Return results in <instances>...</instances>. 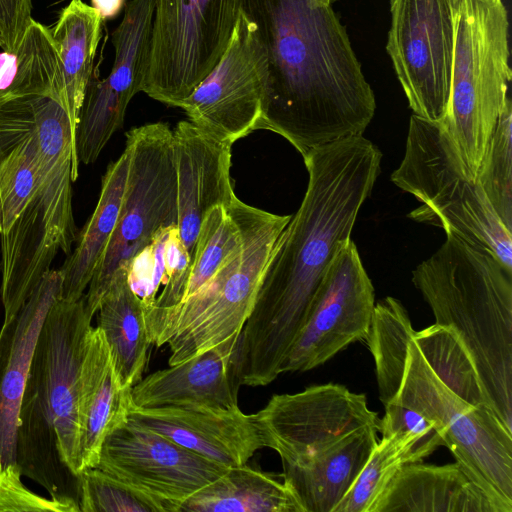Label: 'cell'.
I'll return each instance as SVG.
<instances>
[{"instance_id": "obj_1", "label": "cell", "mask_w": 512, "mask_h": 512, "mask_svg": "<svg viewBox=\"0 0 512 512\" xmlns=\"http://www.w3.org/2000/svg\"><path fill=\"white\" fill-rule=\"evenodd\" d=\"M382 153L363 135L303 156L309 179L297 212L280 233L238 341L241 385L266 386L281 373L312 299L351 239L380 174Z\"/></svg>"}, {"instance_id": "obj_2", "label": "cell", "mask_w": 512, "mask_h": 512, "mask_svg": "<svg viewBox=\"0 0 512 512\" xmlns=\"http://www.w3.org/2000/svg\"><path fill=\"white\" fill-rule=\"evenodd\" d=\"M269 63L257 130H270L303 156L361 136L376 111L346 28L322 0H240Z\"/></svg>"}, {"instance_id": "obj_3", "label": "cell", "mask_w": 512, "mask_h": 512, "mask_svg": "<svg viewBox=\"0 0 512 512\" xmlns=\"http://www.w3.org/2000/svg\"><path fill=\"white\" fill-rule=\"evenodd\" d=\"M93 314L58 298L41 326L21 400L16 464L52 498L78 503L77 382ZM79 505V504H78Z\"/></svg>"}, {"instance_id": "obj_4", "label": "cell", "mask_w": 512, "mask_h": 512, "mask_svg": "<svg viewBox=\"0 0 512 512\" xmlns=\"http://www.w3.org/2000/svg\"><path fill=\"white\" fill-rule=\"evenodd\" d=\"M440 248L412 272L435 323L468 349L494 412L512 431V271L485 247L445 230Z\"/></svg>"}, {"instance_id": "obj_5", "label": "cell", "mask_w": 512, "mask_h": 512, "mask_svg": "<svg viewBox=\"0 0 512 512\" xmlns=\"http://www.w3.org/2000/svg\"><path fill=\"white\" fill-rule=\"evenodd\" d=\"M241 242L219 270L187 299L144 310L150 343L169 348L168 365L188 360L239 334L247 321L272 249L291 215H277L238 198Z\"/></svg>"}, {"instance_id": "obj_6", "label": "cell", "mask_w": 512, "mask_h": 512, "mask_svg": "<svg viewBox=\"0 0 512 512\" xmlns=\"http://www.w3.org/2000/svg\"><path fill=\"white\" fill-rule=\"evenodd\" d=\"M455 38L447 112L439 123L473 180L509 97L508 14L502 0H453Z\"/></svg>"}, {"instance_id": "obj_7", "label": "cell", "mask_w": 512, "mask_h": 512, "mask_svg": "<svg viewBox=\"0 0 512 512\" xmlns=\"http://www.w3.org/2000/svg\"><path fill=\"white\" fill-rule=\"evenodd\" d=\"M391 181L421 202L410 219L458 233L490 250L512 271V231L480 184L466 175L439 123L411 116L404 156Z\"/></svg>"}, {"instance_id": "obj_8", "label": "cell", "mask_w": 512, "mask_h": 512, "mask_svg": "<svg viewBox=\"0 0 512 512\" xmlns=\"http://www.w3.org/2000/svg\"><path fill=\"white\" fill-rule=\"evenodd\" d=\"M389 403L401 404L434 421L444 435V446L497 511L512 512V431L493 410L477 408L449 390L413 339L399 388Z\"/></svg>"}, {"instance_id": "obj_9", "label": "cell", "mask_w": 512, "mask_h": 512, "mask_svg": "<svg viewBox=\"0 0 512 512\" xmlns=\"http://www.w3.org/2000/svg\"><path fill=\"white\" fill-rule=\"evenodd\" d=\"M125 149L129 168L120 215L85 294L93 315L115 272L129 270L160 228L177 225V176L169 125L157 122L130 129Z\"/></svg>"}, {"instance_id": "obj_10", "label": "cell", "mask_w": 512, "mask_h": 512, "mask_svg": "<svg viewBox=\"0 0 512 512\" xmlns=\"http://www.w3.org/2000/svg\"><path fill=\"white\" fill-rule=\"evenodd\" d=\"M239 12L240 0H156L142 92L180 108L222 56Z\"/></svg>"}, {"instance_id": "obj_11", "label": "cell", "mask_w": 512, "mask_h": 512, "mask_svg": "<svg viewBox=\"0 0 512 512\" xmlns=\"http://www.w3.org/2000/svg\"><path fill=\"white\" fill-rule=\"evenodd\" d=\"M386 50L413 114L440 123L454 51L453 0H390Z\"/></svg>"}, {"instance_id": "obj_12", "label": "cell", "mask_w": 512, "mask_h": 512, "mask_svg": "<svg viewBox=\"0 0 512 512\" xmlns=\"http://www.w3.org/2000/svg\"><path fill=\"white\" fill-rule=\"evenodd\" d=\"M269 86V63L256 26L239 12L228 45L182 102L188 120L233 145L257 130Z\"/></svg>"}, {"instance_id": "obj_13", "label": "cell", "mask_w": 512, "mask_h": 512, "mask_svg": "<svg viewBox=\"0 0 512 512\" xmlns=\"http://www.w3.org/2000/svg\"><path fill=\"white\" fill-rule=\"evenodd\" d=\"M374 307L375 290L351 238L324 275L282 373L314 369L350 344L365 340Z\"/></svg>"}, {"instance_id": "obj_14", "label": "cell", "mask_w": 512, "mask_h": 512, "mask_svg": "<svg viewBox=\"0 0 512 512\" xmlns=\"http://www.w3.org/2000/svg\"><path fill=\"white\" fill-rule=\"evenodd\" d=\"M96 467L157 501L165 512H178L228 469L128 419L105 437Z\"/></svg>"}, {"instance_id": "obj_15", "label": "cell", "mask_w": 512, "mask_h": 512, "mask_svg": "<svg viewBox=\"0 0 512 512\" xmlns=\"http://www.w3.org/2000/svg\"><path fill=\"white\" fill-rule=\"evenodd\" d=\"M254 416L282 466L302 464L351 432L379 424L365 394L334 383L275 394Z\"/></svg>"}, {"instance_id": "obj_16", "label": "cell", "mask_w": 512, "mask_h": 512, "mask_svg": "<svg viewBox=\"0 0 512 512\" xmlns=\"http://www.w3.org/2000/svg\"><path fill=\"white\" fill-rule=\"evenodd\" d=\"M127 419L225 468L246 464L266 447L254 414H245L239 407L143 408L131 403Z\"/></svg>"}, {"instance_id": "obj_17", "label": "cell", "mask_w": 512, "mask_h": 512, "mask_svg": "<svg viewBox=\"0 0 512 512\" xmlns=\"http://www.w3.org/2000/svg\"><path fill=\"white\" fill-rule=\"evenodd\" d=\"M172 147L177 176V227L192 261L205 214L215 206H227L236 196L230 177L232 144L182 120L172 130Z\"/></svg>"}, {"instance_id": "obj_18", "label": "cell", "mask_w": 512, "mask_h": 512, "mask_svg": "<svg viewBox=\"0 0 512 512\" xmlns=\"http://www.w3.org/2000/svg\"><path fill=\"white\" fill-rule=\"evenodd\" d=\"M239 334L169 368L155 371L131 388L134 406H207L238 408L241 386L237 349Z\"/></svg>"}, {"instance_id": "obj_19", "label": "cell", "mask_w": 512, "mask_h": 512, "mask_svg": "<svg viewBox=\"0 0 512 512\" xmlns=\"http://www.w3.org/2000/svg\"><path fill=\"white\" fill-rule=\"evenodd\" d=\"M59 269H50L16 315L0 330V469L16 464L19 410L43 321L61 297Z\"/></svg>"}, {"instance_id": "obj_20", "label": "cell", "mask_w": 512, "mask_h": 512, "mask_svg": "<svg viewBox=\"0 0 512 512\" xmlns=\"http://www.w3.org/2000/svg\"><path fill=\"white\" fill-rule=\"evenodd\" d=\"M131 403V389L119 380L102 330L92 327L77 382L81 472L97 466L105 437L127 421Z\"/></svg>"}, {"instance_id": "obj_21", "label": "cell", "mask_w": 512, "mask_h": 512, "mask_svg": "<svg viewBox=\"0 0 512 512\" xmlns=\"http://www.w3.org/2000/svg\"><path fill=\"white\" fill-rule=\"evenodd\" d=\"M369 512H498L486 494L455 463L403 465Z\"/></svg>"}, {"instance_id": "obj_22", "label": "cell", "mask_w": 512, "mask_h": 512, "mask_svg": "<svg viewBox=\"0 0 512 512\" xmlns=\"http://www.w3.org/2000/svg\"><path fill=\"white\" fill-rule=\"evenodd\" d=\"M377 432V426H364L302 464L282 466L283 481L303 512H333L365 465Z\"/></svg>"}, {"instance_id": "obj_23", "label": "cell", "mask_w": 512, "mask_h": 512, "mask_svg": "<svg viewBox=\"0 0 512 512\" xmlns=\"http://www.w3.org/2000/svg\"><path fill=\"white\" fill-rule=\"evenodd\" d=\"M96 313L119 380L131 389L142 379L151 343L143 303L129 284L127 269L115 272Z\"/></svg>"}, {"instance_id": "obj_24", "label": "cell", "mask_w": 512, "mask_h": 512, "mask_svg": "<svg viewBox=\"0 0 512 512\" xmlns=\"http://www.w3.org/2000/svg\"><path fill=\"white\" fill-rule=\"evenodd\" d=\"M129 168L126 149L109 164L102 177L101 192L94 212L77 236V245L59 268L61 298L76 301L84 295L93 273L116 227Z\"/></svg>"}, {"instance_id": "obj_25", "label": "cell", "mask_w": 512, "mask_h": 512, "mask_svg": "<svg viewBox=\"0 0 512 512\" xmlns=\"http://www.w3.org/2000/svg\"><path fill=\"white\" fill-rule=\"evenodd\" d=\"M279 477L247 463L228 468L184 501L178 512H303Z\"/></svg>"}, {"instance_id": "obj_26", "label": "cell", "mask_w": 512, "mask_h": 512, "mask_svg": "<svg viewBox=\"0 0 512 512\" xmlns=\"http://www.w3.org/2000/svg\"><path fill=\"white\" fill-rule=\"evenodd\" d=\"M103 20L82 0H71L50 28L57 47L63 80V108L75 136L78 115L93 75Z\"/></svg>"}, {"instance_id": "obj_27", "label": "cell", "mask_w": 512, "mask_h": 512, "mask_svg": "<svg viewBox=\"0 0 512 512\" xmlns=\"http://www.w3.org/2000/svg\"><path fill=\"white\" fill-rule=\"evenodd\" d=\"M33 95L50 96L63 103L57 47L50 28L35 20L17 47L0 52V102Z\"/></svg>"}, {"instance_id": "obj_28", "label": "cell", "mask_w": 512, "mask_h": 512, "mask_svg": "<svg viewBox=\"0 0 512 512\" xmlns=\"http://www.w3.org/2000/svg\"><path fill=\"white\" fill-rule=\"evenodd\" d=\"M412 339L426 363L449 390L477 408L493 410L475 363L454 329L434 323L414 331Z\"/></svg>"}, {"instance_id": "obj_29", "label": "cell", "mask_w": 512, "mask_h": 512, "mask_svg": "<svg viewBox=\"0 0 512 512\" xmlns=\"http://www.w3.org/2000/svg\"><path fill=\"white\" fill-rule=\"evenodd\" d=\"M414 331L409 314L398 299L388 296L375 303L365 341L374 359L379 398L384 406L397 393Z\"/></svg>"}, {"instance_id": "obj_30", "label": "cell", "mask_w": 512, "mask_h": 512, "mask_svg": "<svg viewBox=\"0 0 512 512\" xmlns=\"http://www.w3.org/2000/svg\"><path fill=\"white\" fill-rule=\"evenodd\" d=\"M431 454L419 436L412 432L394 431L382 436L354 484L333 512H369L375 500L403 465L422 461Z\"/></svg>"}, {"instance_id": "obj_31", "label": "cell", "mask_w": 512, "mask_h": 512, "mask_svg": "<svg viewBox=\"0 0 512 512\" xmlns=\"http://www.w3.org/2000/svg\"><path fill=\"white\" fill-rule=\"evenodd\" d=\"M236 198L227 206H215L205 214L192 261L178 284L171 306L199 290L240 244L242 234L235 207Z\"/></svg>"}, {"instance_id": "obj_32", "label": "cell", "mask_w": 512, "mask_h": 512, "mask_svg": "<svg viewBox=\"0 0 512 512\" xmlns=\"http://www.w3.org/2000/svg\"><path fill=\"white\" fill-rule=\"evenodd\" d=\"M476 181L512 231V102L508 97L481 160Z\"/></svg>"}, {"instance_id": "obj_33", "label": "cell", "mask_w": 512, "mask_h": 512, "mask_svg": "<svg viewBox=\"0 0 512 512\" xmlns=\"http://www.w3.org/2000/svg\"><path fill=\"white\" fill-rule=\"evenodd\" d=\"M78 504L81 512H165L157 501L97 467L80 473Z\"/></svg>"}, {"instance_id": "obj_34", "label": "cell", "mask_w": 512, "mask_h": 512, "mask_svg": "<svg viewBox=\"0 0 512 512\" xmlns=\"http://www.w3.org/2000/svg\"><path fill=\"white\" fill-rule=\"evenodd\" d=\"M17 464L0 469V512H80L71 500L45 498L29 490L21 481Z\"/></svg>"}, {"instance_id": "obj_35", "label": "cell", "mask_w": 512, "mask_h": 512, "mask_svg": "<svg viewBox=\"0 0 512 512\" xmlns=\"http://www.w3.org/2000/svg\"><path fill=\"white\" fill-rule=\"evenodd\" d=\"M384 408L385 414L378 424V432L382 436L394 431L412 432L419 436L422 444L431 453L444 445V435L434 421L398 403H389Z\"/></svg>"}, {"instance_id": "obj_36", "label": "cell", "mask_w": 512, "mask_h": 512, "mask_svg": "<svg viewBox=\"0 0 512 512\" xmlns=\"http://www.w3.org/2000/svg\"><path fill=\"white\" fill-rule=\"evenodd\" d=\"M31 9V0H0V43L3 50L18 46L34 20Z\"/></svg>"}, {"instance_id": "obj_37", "label": "cell", "mask_w": 512, "mask_h": 512, "mask_svg": "<svg viewBox=\"0 0 512 512\" xmlns=\"http://www.w3.org/2000/svg\"><path fill=\"white\" fill-rule=\"evenodd\" d=\"M91 3L104 21L118 15L124 6L125 0H91Z\"/></svg>"}, {"instance_id": "obj_38", "label": "cell", "mask_w": 512, "mask_h": 512, "mask_svg": "<svg viewBox=\"0 0 512 512\" xmlns=\"http://www.w3.org/2000/svg\"><path fill=\"white\" fill-rule=\"evenodd\" d=\"M322 1H323V3H324V4H326V5H332V2H333L334 0H322Z\"/></svg>"}, {"instance_id": "obj_39", "label": "cell", "mask_w": 512, "mask_h": 512, "mask_svg": "<svg viewBox=\"0 0 512 512\" xmlns=\"http://www.w3.org/2000/svg\"><path fill=\"white\" fill-rule=\"evenodd\" d=\"M0 46H1V43H0Z\"/></svg>"}]
</instances>
